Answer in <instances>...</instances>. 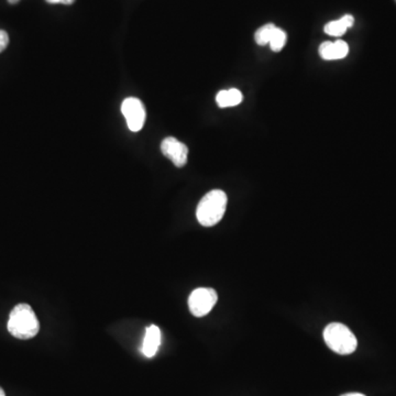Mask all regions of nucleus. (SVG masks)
<instances>
[{"label": "nucleus", "instance_id": "2", "mask_svg": "<svg viewBox=\"0 0 396 396\" xmlns=\"http://www.w3.org/2000/svg\"><path fill=\"white\" fill-rule=\"evenodd\" d=\"M226 193L221 190H210L204 197L201 198L197 210L196 217L201 226L212 227L217 225L223 219L227 207Z\"/></svg>", "mask_w": 396, "mask_h": 396}, {"label": "nucleus", "instance_id": "7", "mask_svg": "<svg viewBox=\"0 0 396 396\" xmlns=\"http://www.w3.org/2000/svg\"><path fill=\"white\" fill-rule=\"evenodd\" d=\"M349 53V47L345 41L338 40L335 42L321 43L319 47V55L321 59L326 60V61H334V60H341L346 58Z\"/></svg>", "mask_w": 396, "mask_h": 396}, {"label": "nucleus", "instance_id": "17", "mask_svg": "<svg viewBox=\"0 0 396 396\" xmlns=\"http://www.w3.org/2000/svg\"><path fill=\"white\" fill-rule=\"evenodd\" d=\"M0 396H6V394H5V392H3V390L1 388H0Z\"/></svg>", "mask_w": 396, "mask_h": 396}, {"label": "nucleus", "instance_id": "15", "mask_svg": "<svg viewBox=\"0 0 396 396\" xmlns=\"http://www.w3.org/2000/svg\"><path fill=\"white\" fill-rule=\"evenodd\" d=\"M341 396H366V395H363V394L361 393H347L343 394V395Z\"/></svg>", "mask_w": 396, "mask_h": 396}, {"label": "nucleus", "instance_id": "16", "mask_svg": "<svg viewBox=\"0 0 396 396\" xmlns=\"http://www.w3.org/2000/svg\"><path fill=\"white\" fill-rule=\"evenodd\" d=\"M19 0H8L9 3H12V5H14V3H17Z\"/></svg>", "mask_w": 396, "mask_h": 396}, {"label": "nucleus", "instance_id": "11", "mask_svg": "<svg viewBox=\"0 0 396 396\" xmlns=\"http://www.w3.org/2000/svg\"><path fill=\"white\" fill-rule=\"evenodd\" d=\"M275 28L276 27L273 23H268V25H263L261 28L258 29L257 32L254 34V39L257 41L258 45H269Z\"/></svg>", "mask_w": 396, "mask_h": 396}, {"label": "nucleus", "instance_id": "9", "mask_svg": "<svg viewBox=\"0 0 396 396\" xmlns=\"http://www.w3.org/2000/svg\"><path fill=\"white\" fill-rule=\"evenodd\" d=\"M354 23V18L351 14H345L339 20L330 21L325 25V32L332 36H341L346 34L349 28H351Z\"/></svg>", "mask_w": 396, "mask_h": 396}, {"label": "nucleus", "instance_id": "10", "mask_svg": "<svg viewBox=\"0 0 396 396\" xmlns=\"http://www.w3.org/2000/svg\"><path fill=\"white\" fill-rule=\"evenodd\" d=\"M243 92L237 88H230V90H221L216 96V101L221 108L227 107H234L239 105L243 101Z\"/></svg>", "mask_w": 396, "mask_h": 396}, {"label": "nucleus", "instance_id": "3", "mask_svg": "<svg viewBox=\"0 0 396 396\" xmlns=\"http://www.w3.org/2000/svg\"><path fill=\"white\" fill-rule=\"evenodd\" d=\"M324 341L332 351L338 354H351L357 349L358 341L346 325L332 323L324 330Z\"/></svg>", "mask_w": 396, "mask_h": 396}, {"label": "nucleus", "instance_id": "13", "mask_svg": "<svg viewBox=\"0 0 396 396\" xmlns=\"http://www.w3.org/2000/svg\"><path fill=\"white\" fill-rule=\"evenodd\" d=\"M9 36L6 31L0 30V53L8 47Z\"/></svg>", "mask_w": 396, "mask_h": 396}, {"label": "nucleus", "instance_id": "6", "mask_svg": "<svg viewBox=\"0 0 396 396\" xmlns=\"http://www.w3.org/2000/svg\"><path fill=\"white\" fill-rule=\"evenodd\" d=\"M161 151L163 156L170 159L177 168H183L186 164L188 149L175 138H165L161 143Z\"/></svg>", "mask_w": 396, "mask_h": 396}, {"label": "nucleus", "instance_id": "4", "mask_svg": "<svg viewBox=\"0 0 396 396\" xmlns=\"http://www.w3.org/2000/svg\"><path fill=\"white\" fill-rule=\"evenodd\" d=\"M218 301L215 290L199 288L193 290L188 297V307L195 317H204L214 308Z\"/></svg>", "mask_w": 396, "mask_h": 396}, {"label": "nucleus", "instance_id": "8", "mask_svg": "<svg viewBox=\"0 0 396 396\" xmlns=\"http://www.w3.org/2000/svg\"><path fill=\"white\" fill-rule=\"evenodd\" d=\"M161 345V330L156 325L147 327L145 339H143V354L147 358L156 356Z\"/></svg>", "mask_w": 396, "mask_h": 396}, {"label": "nucleus", "instance_id": "1", "mask_svg": "<svg viewBox=\"0 0 396 396\" xmlns=\"http://www.w3.org/2000/svg\"><path fill=\"white\" fill-rule=\"evenodd\" d=\"M8 330L14 337L23 341L38 335L40 323L30 305L19 304L14 307L9 316Z\"/></svg>", "mask_w": 396, "mask_h": 396}, {"label": "nucleus", "instance_id": "12", "mask_svg": "<svg viewBox=\"0 0 396 396\" xmlns=\"http://www.w3.org/2000/svg\"><path fill=\"white\" fill-rule=\"evenodd\" d=\"M286 40H288V36L285 34V31L276 27L269 45H270V48L272 49L274 52H279V51L284 48Z\"/></svg>", "mask_w": 396, "mask_h": 396}, {"label": "nucleus", "instance_id": "5", "mask_svg": "<svg viewBox=\"0 0 396 396\" xmlns=\"http://www.w3.org/2000/svg\"><path fill=\"white\" fill-rule=\"evenodd\" d=\"M121 112L123 117L126 118L127 125L132 132H138L143 129L147 117L143 101L138 98H126L121 105Z\"/></svg>", "mask_w": 396, "mask_h": 396}, {"label": "nucleus", "instance_id": "14", "mask_svg": "<svg viewBox=\"0 0 396 396\" xmlns=\"http://www.w3.org/2000/svg\"><path fill=\"white\" fill-rule=\"evenodd\" d=\"M47 3L56 5V3H63V5H72L75 0H45Z\"/></svg>", "mask_w": 396, "mask_h": 396}]
</instances>
